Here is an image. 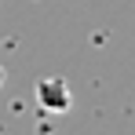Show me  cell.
<instances>
[{"mask_svg": "<svg viewBox=\"0 0 135 135\" xmlns=\"http://www.w3.org/2000/svg\"><path fill=\"white\" fill-rule=\"evenodd\" d=\"M4 80H7V69H4V66H0V88H4Z\"/></svg>", "mask_w": 135, "mask_h": 135, "instance_id": "obj_2", "label": "cell"}, {"mask_svg": "<svg viewBox=\"0 0 135 135\" xmlns=\"http://www.w3.org/2000/svg\"><path fill=\"white\" fill-rule=\"evenodd\" d=\"M37 102H40V110L47 113H66L73 106V95H69V84L62 77H47L37 84Z\"/></svg>", "mask_w": 135, "mask_h": 135, "instance_id": "obj_1", "label": "cell"}]
</instances>
